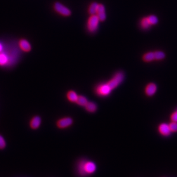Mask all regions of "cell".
I'll list each match as a JSON object with an SVG mask.
<instances>
[{
	"instance_id": "6da1fadb",
	"label": "cell",
	"mask_w": 177,
	"mask_h": 177,
	"mask_svg": "<svg viewBox=\"0 0 177 177\" xmlns=\"http://www.w3.org/2000/svg\"><path fill=\"white\" fill-rule=\"evenodd\" d=\"M97 169V166L96 163L89 160H80L77 164V171L79 176L85 177L93 175Z\"/></svg>"
},
{
	"instance_id": "7a4b0ae2",
	"label": "cell",
	"mask_w": 177,
	"mask_h": 177,
	"mask_svg": "<svg viewBox=\"0 0 177 177\" xmlns=\"http://www.w3.org/2000/svg\"><path fill=\"white\" fill-rule=\"evenodd\" d=\"M124 78L125 75L124 72L122 71H118L114 75L111 79L106 82V84L110 87V88L113 90L123 82Z\"/></svg>"
},
{
	"instance_id": "3957f363",
	"label": "cell",
	"mask_w": 177,
	"mask_h": 177,
	"mask_svg": "<svg viewBox=\"0 0 177 177\" xmlns=\"http://www.w3.org/2000/svg\"><path fill=\"white\" fill-rule=\"evenodd\" d=\"M100 20L96 15H91L88 18L87 22V28L88 31L91 33L96 32L98 28Z\"/></svg>"
},
{
	"instance_id": "277c9868",
	"label": "cell",
	"mask_w": 177,
	"mask_h": 177,
	"mask_svg": "<svg viewBox=\"0 0 177 177\" xmlns=\"http://www.w3.org/2000/svg\"><path fill=\"white\" fill-rule=\"evenodd\" d=\"M112 90L107 85L106 83L98 85L95 90L96 93L101 97H106L109 96Z\"/></svg>"
},
{
	"instance_id": "5b68a950",
	"label": "cell",
	"mask_w": 177,
	"mask_h": 177,
	"mask_svg": "<svg viewBox=\"0 0 177 177\" xmlns=\"http://www.w3.org/2000/svg\"><path fill=\"white\" fill-rule=\"evenodd\" d=\"M74 123L73 119L70 117H65L59 119L56 122V126L60 129L67 128L71 126Z\"/></svg>"
},
{
	"instance_id": "8992f818",
	"label": "cell",
	"mask_w": 177,
	"mask_h": 177,
	"mask_svg": "<svg viewBox=\"0 0 177 177\" xmlns=\"http://www.w3.org/2000/svg\"><path fill=\"white\" fill-rule=\"evenodd\" d=\"M54 9L56 12L62 16H69L71 15L70 10L60 2H56L54 4Z\"/></svg>"
},
{
	"instance_id": "52a82bcc",
	"label": "cell",
	"mask_w": 177,
	"mask_h": 177,
	"mask_svg": "<svg viewBox=\"0 0 177 177\" xmlns=\"http://www.w3.org/2000/svg\"><path fill=\"white\" fill-rule=\"evenodd\" d=\"M158 131L160 135L164 136H169L171 133L169 124L166 123H162L160 124L158 126Z\"/></svg>"
},
{
	"instance_id": "ba28073f",
	"label": "cell",
	"mask_w": 177,
	"mask_h": 177,
	"mask_svg": "<svg viewBox=\"0 0 177 177\" xmlns=\"http://www.w3.org/2000/svg\"><path fill=\"white\" fill-rule=\"evenodd\" d=\"M157 90V86L154 83L148 84L145 88V93L148 97L154 96Z\"/></svg>"
},
{
	"instance_id": "9c48e42d",
	"label": "cell",
	"mask_w": 177,
	"mask_h": 177,
	"mask_svg": "<svg viewBox=\"0 0 177 177\" xmlns=\"http://www.w3.org/2000/svg\"><path fill=\"white\" fill-rule=\"evenodd\" d=\"M96 15L98 16L100 21H104L106 18V12L105 6L102 4H99Z\"/></svg>"
},
{
	"instance_id": "30bf717a",
	"label": "cell",
	"mask_w": 177,
	"mask_h": 177,
	"mask_svg": "<svg viewBox=\"0 0 177 177\" xmlns=\"http://www.w3.org/2000/svg\"><path fill=\"white\" fill-rule=\"evenodd\" d=\"M19 46L21 49L25 52H29L31 50V46L30 43L26 40H21L19 42Z\"/></svg>"
},
{
	"instance_id": "8fae6325",
	"label": "cell",
	"mask_w": 177,
	"mask_h": 177,
	"mask_svg": "<svg viewBox=\"0 0 177 177\" xmlns=\"http://www.w3.org/2000/svg\"><path fill=\"white\" fill-rule=\"evenodd\" d=\"M41 123V119L40 117L36 116L33 117L32 119L31 120L30 123V126L32 129H36L40 126Z\"/></svg>"
},
{
	"instance_id": "7c38bea8",
	"label": "cell",
	"mask_w": 177,
	"mask_h": 177,
	"mask_svg": "<svg viewBox=\"0 0 177 177\" xmlns=\"http://www.w3.org/2000/svg\"><path fill=\"white\" fill-rule=\"evenodd\" d=\"M86 110L89 113H94L97 110V105L95 103L88 102L86 105L84 106Z\"/></svg>"
},
{
	"instance_id": "4fadbf2b",
	"label": "cell",
	"mask_w": 177,
	"mask_h": 177,
	"mask_svg": "<svg viewBox=\"0 0 177 177\" xmlns=\"http://www.w3.org/2000/svg\"><path fill=\"white\" fill-rule=\"evenodd\" d=\"M78 96L77 95V93L74 91L70 90L67 93V98L69 101L71 103H75Z\"/></svg>"
},
{
	"instance_id": "5bb4252c",
	"label": "cell",
	"mask_w": 177,
	"mask_h": 177,
	"mask_svg": "<svg viewBox=\"0 0 177 177\" xmlns=\"http://www.w3.org/2000/svg\"><path fill=\"white\" fill-rule=\"evenodd\" d=\"M88 103V99L84 96H78V98L75 102L77 104L81 106H85L86 104Z\"/></svg>"
},
{
	"instance_id": "9a60e30c",
	"label": "cell",
	"mask_w": 177,
	"mask_h": 177,
	"mask_svg": "<svg viewBox=\"0 0 177 177\" xmlns=\"http://www.w3.org/2000/svg\"><path fill=\"white\" fill-rule=\"evenodd\" d=\"M143 61L145 62H150L154 60H155L154 58V52H148L143 55L142 58Z\"/></svg>"
},
{
	"instance_id": "2e32d148",
	"label": "cell",
	"mask_w": 177,
	"mask_h": 177,
	"mask_svg": "<svg viewBox=\"0 0 177 177\" xmlns=\"http://www.w3.org/2000/svg\"><path fill=\"white\" fill-rule=\"evenodd\" d=\"M99 6V4L97 2H93L90 5L88 8V13L91 15H96L97 12V10Z\"/></svg>"
},
{
	"instance_id": "e0dca14e",
	"label": "cell",
	"mask_w": 177,
	"mask_h": 177,
	"mask_svg": "<svg viewBox=\"0 0 177 177\" xmlns=\"http://www.w3.org/2000/svg\"><path fill=\"white\" fill-rule=\"evenodd\" d=\"M9 58L5 53H0V66H5L9 62Z\"/></svg>"
},
{
	"instance_id": "ac0fdd59",
	"label": "cell",
	"mask_w": 177,
	"mask_h": 177,
	"mask_svg": "<svg viewBox=\"0 0 177 177\" xmlns=\"http://www.w3.org/2000/svg\"><path fill=\"white\" fill-rule=\"evenodd\" d=\"M140 26L144 29H147L151 26L148 20L147 17L142 18L140 21Z\"/></svg>"
},
{
	"instance_id": "d6986e66",
	"label": "cell",
	"mask_w": 177,
	"mask_h": 177,
	"mask_svg": "<svg viewBox=\"0 0 177 177\" xmlns=\"http://www.w3.org/2000/svg\"><path fill=\"white\" fill-rule=\"evenodd\" d=\"M154 58L155 60H160L165 58L166 55L165 53L162 51H156L154 52Z\"/></svg>"
},
{
	"instance_id": "ffe728a7",
	"label": "cell",
	"mask_w": 177,
	"mask_h": 177,
	"mask_svg": "<svg viewBox=\"0 0 177 177\" xmlns=\"http://www.w3.org/2000/svg\"><path fill=\"white\" fill-rule=\"evenodd\" d=\"M147 18L151 25H156L158 22V18L155 15H150L147 17Z\"/></svg>"
},
{
	"instance_id": "44dd1931",
	"label": "cell",
	"mask_w": 177,
	"mask_h": 177,
	"mask_svg": "<svg viewBox=\"0 0 177 177\" xmlns=\"http://www.w3.org/2000/svg\"><path fill=\"white\" fill-rule=\"evenodd\" d=\"M169 125L171 132H177V122H171L170 124H169Z\"/></svg>"
},
{
	"instance_id": "7402d4cb",
	"label": "cell",
	"mask_w": 177,
	"mask_h": 177,
	"mask_svg": "<svg viewBox=\"0 0 177 177\" xmlns=\"http://www.w3.org/2000/svg\"><path fill=\"white\" fill-rule=\"evenodd\" d=\"M170 119L171 122H177V110L171 114L170 116Z\"/></svg>"
},
{
	"instance_id": "603a6c76",
	"label": "cell",
	"mask_w": 177,
	"mask_h": 177,
	"mask_svg": "<svg viewBox=\"0 0 177 177\" xmlns=\"http://www.w3.org/2000/svg\"><path fill=\"white\" fill-rule=\"evenodd\" d=\"M5 142L2 136L0 135V148H4L5 147Z\"/></svg>"
},
{
	"instance_id": "cb8c5ba5",
	"label": "cell",
	"mask_w": 177,
	"mask_h": 177,
	"mask_svg": "<svg viewBox=\"0 0 177 177\" xmlns=\"http://www.w3.org/2000/svg\"><path fill=\"white\" fill-rule=\"evenodd\" d=\"M2 50H3V46H2V44L0 43V53H1V52H2Z\"/></svg>"
}]
</instances>
